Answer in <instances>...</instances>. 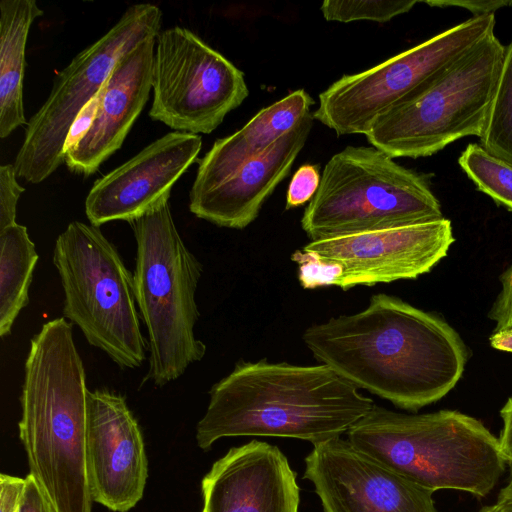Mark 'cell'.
I'll return each instance as SVG.
<instances>
[{
    "instance_id": "obj_1",
    "label": "cell",
    "mask_w": 512,
    "mask_h": 512,
    "mask_svg": "<svg viewBox=\"0 0 512 512\" xmlns=\"http://www.w3.org/2000/svg\"><path fill=\"white\" fill-rule=\"evenodd\" d=\"M302 339L321 364L409 411L448 394L468 357L459 334L441 317L384 293L358 313L309 326Z\"/></svg>"
},
{
    "instance_id": "obj_2",
    "label": "cell",
    "mask_w": 512,
    "mask_h": 512,
    "mask_svg": "<svg viewBox=\"0 0 512 512\" xmlns=\"http://www.w3.org/2000/svg\"><path fill=\"white\" fill-rule=\"evenodd\" d=\"M198 446L224 437L295 438L313 445L341 437L374 401L325 364L239 361L210 391Z\"/></svg>"
},
{
    "instance_id": "obj_3",
    "label": "cell",
    "mask_w": 512,
    "mask_h": 512,
    "mask_svg": "<svg viewBox=\"0 0 512 512\" xmlns=\"http://www.w3.org/2000/svg\"><path fill=\"white\" fill-rule=\"evenodd\" d=\"M88 388L72 324L46 322L30 340L19 437L54 512H92L86 464Z\"/></svg>"
},
{
    "instance_id": "obj_4",
    "label": "cell",
    "mask_w": 512,
    "mask_h": 512,
    "mask_svg": "<svg viewBox=\"0 0 512 512\" xmlns=\"http://www.w3.org/2000/svg\"><path fill=\"white\" fill-rule=\"evenodd\" d=\"M359 451L433 492L486 496L507 461L481 421L454 410L405 414L374 404L346 432Z\"/></svg>"
},
{
    "instance_id": "obj_5",
    "label": "cell",
    "mask_w": 512,
    "mask_h": 512,
    "mask_svg": "<svg viewBox=\"0 0 512 512\" xmlns=\"http://www.w3.org/2000/svg\"><path fill=\"white\" fill-rule=\"evenodd\" d=\"M130 225L136 241L134 292L148 333L145 380L162 387L206 353L194 330L200 316L195 295L203 268L181 238L169 202Z\"/></svg>"
},
{
    "instance_id": "obj_6",
    "label": "cell",
    "mask_w": 512,
    "mask_h": 512,
    "mask_svg": "<svg viewBox=\"0 0 512 512\" xmlns=\"http://www.w3.org/2000/svg\"><path fill=\"white\" fill-rule=\"evenodd\" d=\"M505 51L490 34L379 115L368 142L394 159L426 157L458 139L481 138Z\"/></svg>"
},
{
    "instance_id": "obj_7",
    "label": "cell",
    "mask_w": 512,
    "mask_h": 512,
    "mask_svg": "<svg viewBox=\"0 0 512 512\" xmlns=\"http://www.w3.org/2000/svg\"><path fill=\"white\" fill-rule=\"evenodd\" d=\"M443 218L425 175L373 146H348L325 165L301 227L315 241Z\"/></svg>"
},
{
    "instance_id": "obj_8",
    "label": "cell",
    "mask_w": 512,
    "mask_h": 512,
    "mask_svg": "<svg viewBox=\"0 0 512 512\" xmlns=\"http://www.w3.org/2000/svg\"><path fill=\"white\" fill-rule=\"evenodd\" d=\"M63 288V317L87 342L119 367L134 369L146 359L133 274L99 227L72 221L53 251Z\"/></svg>"
},
{
    "instance_id": "obj_9",
    "label": "cell",
    "mask_w": 512,
    "mask_h": 512,
    "mask_svg": "<svg viewBox=\"0 0 512 512\" xmlns=\"http://www.w3.org/2000/svg\"><path fill=\"white\" fill-rule=\"evenodd\" d=\"M161 20L158 6L134 4L105 34L59 71L47 99L26 126L14 162L19 178L37 184L64 163L65 139L77 114L100 91L114 65L126 52L158 36Z\"/></svg>"
},
{
    "instance_id": "obj_10",
    "label": "cell",
    "mask_w": 512,
    "mask_h": 512,
    "mask_svg": "<svg viewBox=\"0 0 512 512\" xmlns=\"http://www.w3.org/2000/svg\"><path fill=\"white\" fill-rule=\"evenodd\" d=\"M493 13L473 16L384 62L344 75L319 95L312 115L337 135L364 134L374 120L494 33Z\"/></svg>"
},
{
    "instance_id": "obj_11",
    "label": "cell",
    "mask_w": 512,
    "mask_h": 512,
    "mask_svg": "<svg viewBox=\"0 0 512 512\" xmlns=\"http://www.w3.org/2000/svg\"><path fill=\"white\" fill-rule=\"evenodd\" d=\"M152 90L151 119L196 135L214 131L249 93L241 70L181 26L156 38Z\"/></svg>"
},
{
    "instance_id": "obj_12",
    "label": "cell",
    "mask_w": 512,
    "mask_h": 512,
    "mask_svg": "<svg viewBox=\"0 0 512 512\" xmlns=\"http://www.w3.org/2000/svg\"><path fill=\"white\" fill-rule=\"evenodd\" d=\"M455 241L449 219L310 241L302 249L323 264L327 286L343 291L415 279L429 272Z\"/></svg>"
},
{
    "instance_id": "obj_13",
    "label": "cell",
    "mask_w": 512,
    "mask_h": 512,
    "mask_svg": "<svg viewBox=\"0 0 512 512\" xmlns=\"http://www.w3.org/2000/svg\"><path fill=\"white\" fill-rule=\"evenodd\" d=\"M323 512H438L425 489L341 437L313 445L305 458Z\"/></svg>"
},
{
    "instance_id": "obj_14",
    "label": "cell",
    "mask_w": 512,
    "mask_h": 512,
    "mask_svg": "<svg viewBox=\"0 0 512 512\" xmlns=\"http://www.w3.org/2000/svg\"><path fill=\"white\" fill-rule=\"evenodd\" d=\"M86 464L93 502L128 512L143 497L148 477L145 445L123 395L89 390Z\"/></svg>"
},
{
    "instance_id": "obj_15",
    "label": "cell",
    "mask_w": 512,
    "mask_h": 512,
    "mask_svg": "<svg viewBox=\"0 0 512 512\" xmlns=\"http://www.w3.org/2000/svg\"><path fill=\"white\" fill-rule=\"evenodd\" d=\"M201 147V136L172 131L96 180L85 200L90 224L130 223L167 203L172 187L195 162Z\"/></svg>"
},
{
    "instance_id": "obj_16",
    "label": "cell",
    "mask_w": 512,
    "mask_h": 512,
    "mask_svg": "<svg viewBox=\"0 0 512 512\" xmlns=\"http://www.w3.org/2000/svg\"><path fill=\"white\" fill-rule=\"evenodd\" d=\"M202 495V512H299V486L288 459L258 440L217 460L202 480Z\"/></svg>"
},
{
    "instance_id": "obj_17",
    "label": "cell",
    "mask_w": 512,
    "mask_h": 512,
    "mask_svg": "<svg viewBox=\"0 0 512 512\" xmlns=\"http://www.w3.org/2000/svg\"><path fill=\"white\" fill-rule=\"evenodd\" d=\"M156 38L140 42L114 65L91 128L64 157L70 171L90 176L121 148L152 89Z\"/></svg>"
},
{
    "instance_id": "obj_18",
    "label": "cell",
    "mask_w": 512,
    "mask_h": 512,
    "mask_svg": "<svg viewBox=\"0 0 512 512\" xmlns=\"http://www.w3.org/2000/svg\"><path fill=\"white\" fill-rule=\"evenodd\" d=\"M312 120L310 114L265 153L245 163L220 183L200 193L189 194L190 212L220 227H247L290 172L308 139Z\"/></svg>"
},
{
    "instance_id": "obj_19",
    "label": "cell",
    "mask_w": 512,
    "mask_h": 512,
    "mask_svg": "<svg viewBox=\"0 0 512 512\" xmlns=\"http://www.w3.org/2000/svg\"><path fill=\"white\" fill-rule=\"evenodd\" d=\"M313 104L311 96L304 89H298L261 109L237 132L216 140L200 159L189 194L211 188L265 153L310 115Z\"/></svg>"
},
{
    "instance_id": "obj_20",
    "label": "cell",
    "mask_w": 512,
    "mask_h": 512,
    "mask_svg": "<svg viewBox=\"0 0 512 512\" xmlns=\"http://www.w3.org/2000/svg\"><path fill=\"white\" fill-rule=\"evenodd\" d=\"M43 15L35 0L0 1V137L28 124L24 113L25 51L34 20Z\"/></svg>"
},
{
    "instance_id": "obj_21",
    "label": "cell",
    "mask_w": 512,
    "mask_h": 512,
    "mask_svg": "<svg viewBox=\"0 0 512 512\" xmlns=\"http://www.w3.org/2000/svg\"><path fill=\"white\" fill-rule=\"evenodd\" d=\"M39 255L27 228L15 223L0 230V336L10 335L29 302V287Z\"/></svg>"
},
{
    "instance_id": "obj_22",
    "label": "cell",
    "mask_w": 512,
    "mask_h": 512,
    "mask_svg": "<svg viewBox=\"0 0 512 512\" xmlns=\"http://www.w3.org/2000/svg\"><path fill=\"white\" fill-rule=\"evenodd\" d=\"M480 145L494 156L512 164V41L506 47Z\"/></svg>"
},
{
    "instance_id": "obj_23",
    "label": "cell",
    "mask_w": 512,
    "mask_h": 512,
    "mask_svg": "<svg viewBox=\"0 0 512 512\" xmlns=\"http://www.w3.org/2000/svg\"><path fill=\"white\" fill-rule=\"evenodd\" d=\"M459 165L477 188L512 211V164L471 143L461 153Z\"/></svg>"
},
{
    "instance_id": "obj_24",
    "label": "cell",
    "mask_w": 512,
    "mask_h": 512,
    "mask_svg": "<svg viewBox=\"0 0 512 512\" xmlns=\"http://www.w3.org/2000/svg\"><path fill=\"white\" fill-rule=\"evenodd\" d=\"M418 1L326 0L320 10L327 21L352 22L369 20L378 23L410 11Z\"/></svg>"
},
{
    "instance_id": "obj_25",
    "label": "cell",
    "mask_w": 512,
    "mask_h": 512,
    "mask_svg": "<svg viewBox=\"0 0 512 512\" xmlns=\"http://www.w3.org/2000/svg\"><path fill=\"white\" fill-rule=\"evenodd\" d=\"M17 177L14 164L0 166V230L17 223V204L25 191Z\"/></svg>"
},
{
    "instance_id": "obj_26",
    "label": "cell",
    "mask_w": 512,
    "mask_h": 512,
    "mask_svg": "<svg viewBox=\"0 0 512 512\" xmlns=\"http://www.w3.org/2000/svg\"><path fill=\"white\" fill-rule=\"evenodd\" d=\"M320 180L317 166L302 165L294 173L288 186L286 209L296 208L310 201L319 187Z\"/></svg>"
},
{
    "instance_id": "obj_27",
    "label": "cell",
    "mask_w": 512,
    "mask_h": 512,
    "mask_svg": "<svg viewBox=\"0 0 512 512\" xmlns=\"http://www.w3.org/2000/svg\"><path fill=\"white\" fill-rule=\"evenodd\" d=\"M500 282L501 290L488 312L496 323L493 331L512 329V265L501 274Z\"/></svg>"
},
{
    "instance_id": "obj_28",
    "label": "cell",
    "mask_w": 512,
    "mask_h": 512,
    "mask_svg": "<svg viewBox=\"0 0 512 512\" xmlns=\"http://www.w3.org/2000/svg\"><path fill=\"white\" fill-rule=\"evenodd\" d=\"M101 97L100 91L81 109V111L75 117L67 133L63 154L65 155L72 150L75 145L82 139V137L91 128L94 118L97 113Z\"/></svg>"
},
{
    "instance_id": "obj_29",
    "label": "cell",
    "mask_w": 512,
    "mask_h": 512,
    "mask_svg": "<svg viewBox=\"0 0 512 512\" xmlns=\"http://www.w3.org/2000/svg\"><path fill=\"white\" fill-rule=\"evenodd\" d=\"M25 483V478L0 475V512L18 511Z\"/></svg>"
},
{
    "instance_id": "obj_30",
    "label": "cell",
    "mask_w": 512,
    "mask_h": 512,
    "mask_svg": "<svg viewBox=\"0 0 512 512\" xmlns=\"http://www.w3.org/2000/svg\"><path fill=\"white\" fill-rule=\"evenodd\" d=\"M17 512H54L35 478L29 473Z\"/></svg>"
},
{
    "instance_id": "obj_31",
    "label": "cell",
    "mask_w": 512,
    "mask_h": 512,
    "mask_svg": "<svg viewBox=\"0 0 512 512\" xmlns=\"http://www.w3.org/2000/svg\"><path fill=\"white\" fill-rule=\"evenodd\" d=\"M425 3L435 7L457 6L465 8L475 16L490 14L500 8L512 5V1L508 0H432L425 1Z\"/></svg>"
},
{
    "instance_id": "obj_32",
    "label": "cell",
    "mask_w": 512,
    "mask_h": 512,
    "mask_svg": "<svg viewBox=\"0 0 512 512\" xmlns=\"http://www.w3.org/2000/svg\"><path fill=\"white\" fill-rule=\"evenodd\" d=\"M503 427L499 441L506 461L512 459V397L508 399L500 411Z\"/></svg>"
},
{
    "instance_id": "obj_33",
    "label": "cell",
    "mask_w": 512,
    "mask_h": 512,
    "mask_svg": "<svg viewBox=\"0 0 512 512\" xmlns=\"http://www.w3.org/2000/svg\"><path fill=\"white\" fill-rule=\"evenodd\" d=\"M490 345L501 351L512 352V329L493 331L490 338Z\"/></svg>"
},
{
    "instance_id": "obj_34",
    "label": "cell",
    "mask_w": 512,
    "mask_h": 512,
    "mask_svg": "<svg viewBox=\"0 0 512 512\" xmlns=\"http://www.w3.org/2000/svg\"><path fill=\"white\" fill-rule=\"evenodd\" d=\"M496 504L505 512H512V488L505 486L501 489Z\"/></svg>"
},
{
    "instance_id": "obj_35",
    "label": "cell",
    "mask_w": 512,
    "mask_h": 512,
    "mask_svg": "<svg viewBox=\"0 0 512 512\" xmlns=\"http://www.w3.org/2000/svg\"><path fill=\"white\" fill-rule=\"evenodd\" d=\"M482 512H505L498 504L485 508Z\"/></svg>"
},
{
    "instance_id": "obj_36",
    "label": "cell",
    "mask_w": 512,
    "mask_h": 512,
    "mask_svg": "<svg viewBox=\"0 0 512 512\" xmlns=\"http://www.w3.org/2000/svg\"><path fill=\"white\" fill-rule=\"evenodd\" d=\"M508 469H509V477L507 487L512 488V459L507 461Z\"/></svg>"
}]
</instances>
